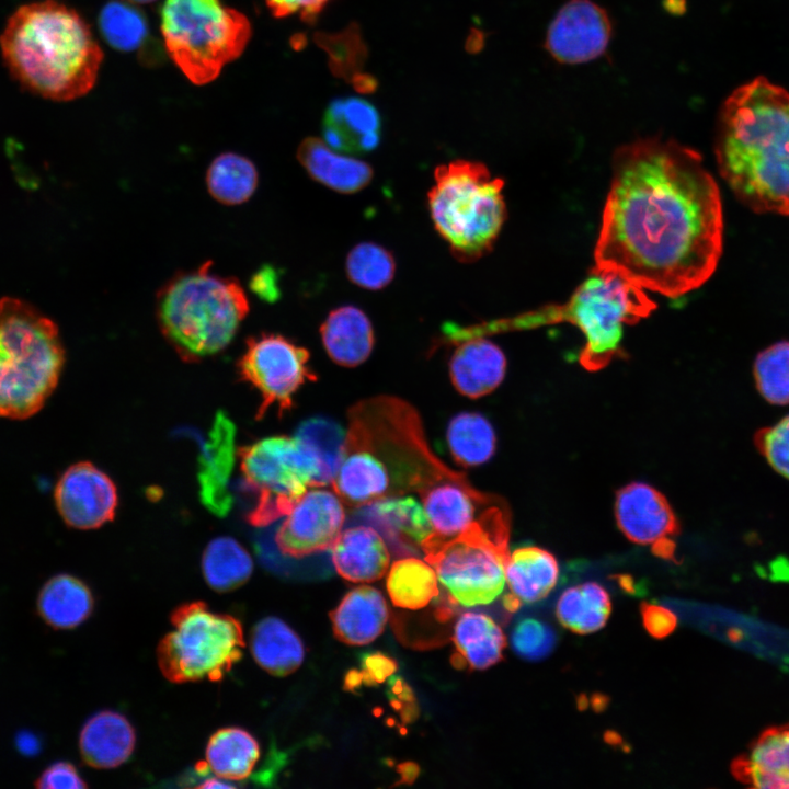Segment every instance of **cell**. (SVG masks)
Returning <instances> with one entry per match:
<instances>
[{"label":"cell","mask_w":789,"mask_h":789,"mask_svg":"<svg viewBox=\"0 0 789 789\" xmlns=\"http://www.w3.org/2000/svg\"><path fill=\"white\" fill-rule=\"evenodd\" d=\"M136 732L128 719L119 712L102 710L90 717L79 735V750L83 761L99 769L115 768L134 752Z\"/></svg>","instance_id":"603a6c76"},{"label":"cell","mask_w":789,"mask_h":789,"mask_svg":"<svg viewBox=\"0 0 789 789\" xmlns=\"http://www.w3.org/2000/svg\"><path fill=\"white\" fill-rule=\"evenodd\" d=\"M330 0H265L275 18L299 14L306 21H312Z\"/></svg>","instance_id":"bcb514c9"},{"label":"cell","mask_w":789,"mask_h":789,"mask_svg":"<svg viewBox=\"0 0 789 789\" xmlns=\"http://www.w3.org/2000/svg\"><path fill=\"white\" fill-rule=\"evenodd\" d=\"M203 575L215 591L224 593L243 585L253 572V560L236 539L221 536L213 539L202 557Z\"/></svg>","instance_id":"d6a6232c"},{"label":"cell","mask_w":789,"mask_h":789,"mask_svg":"<svg viewBox=\"0 0 789 789\" xmlns=\"http://www.w3.org/2000/svg\"><path fill=\"white\" fill-rule=\"evenodd\" d=\"M754 443L767 462L789 480V415L759 430Z\"/></svg>","instance_id":"b9f144b4"},{"label":"cell","mask_w":789,"mask_h":789,"mask_svg":"<svg viewBox=\"0 0 789 789\" xmlns=\"http://www.w3.org/2000/svg\"><path fill=\"white\" fill-rule=\"evenodd\" d=\"M55 502L67 525L92 529L113 519L117 491L106 473L90 462H78L60 477Z\"/></svg>","instance_id":"2e32d148"},{"label":"cell","mask_w":789,"mask_h":789,"mask_svg":"<svg viewBox=\"0 0 789 789\" xmlns=\"http://www.w3.org/2000/svg\"><path fill=\"white\" fill-rule=\"evenodd\" d=\"M731 768L746 786L789 789V724L766 729Z\"/></svg>","instance_id":"d6986e66"},{"label":"cell","mask_w":789,"mask_h":789,"mask_svg":"<svg viewBox=\"0 0 789 789\" xmlns=\"http://www.w3.org/2000/svg\"><path fill=\"white\" fill-rule=\"evenodd\" d=\"M722 247L720 191L697 151L658 137L615 151L595 266L676 298L712 276Z\"/></svg>","instance_id":"6da1fadb"},{"label":"cell","mask_w":789,"mask_h":789,"mask_svg":"<svg viewBox=\"0 0 789 789\" xmlns=\"http://www.w3.org/2000/svg\"><path fill=\"white\" fill-rule=\"evenodd\" d=\"M160 30L170 58L197 85L215 80L252 34L249 19L220 0H164Z\"/></svg>","instance_id":"ba28073f"},{"label":"cell","mask_w":789,"mask_h":789,"mask_svg":"<svg viewBox=\"0 0 789 789\" xmlns=\"http://www.w3.org/2000/svg\"><path fill=\"white\" fill-rule=\"evenodd\" d=\"M344 521L343 502L336 493L312 487L277 528L276 546L291 558L329 550L341 534Z\"/></svg>","instance_id":"4fadbf2b"},{"label":"cell","mask_w":789,"mask_h":789,"mask_svg":"<svg viewBox=\"0 0 789 789\" xmlns=\"http://www.w3.org/2000/svg\"><path fill=\"white\" fill-rule=\"evenodd\" d=\"M386 586L392 604L408 610L422 609L441 594L433 567L415 557L396 560L389 569Z\"/></svg>","instance_id":"4dcf8cb0"},{"label":"cell","mask_w":789,"mask_h":789,"mask_svg":"<svg viewBox=\"0 0 789 789\" xmlns=\"http://www.w3.org/2000/svg\"><path fill=\"white\" fill-rule=\"evenodd\" d=\"M506 357L494 343L483 338L462 342L449 361V376L457 391L479 398L493 391L503 380Z\"/></svg>","instance_id":"7402d4cb"},{"label":"cell","mask_w":789,"mask_h":789,"mask_svg":"<svg viewBox=\"0 0 789 789\" xmlns=\"http://www.w3.org/2000/svg\"><path fill=\"white\" fill-rule=\"evenodd\" d=\"M320 335L330 358L344 367L365 362L375 342L369 318L352 305L333 309L321 324Z\"/></svg>","instance_id":"484cf974"},{"label":"cell","mask_w":789,"mask_h":789,"mask_svg":"<svg viewBox=\"0 0 789 789\" xmlns=\"http://www.w3.org/2000/svg\"><path fill=\"white\" fill-rule=\"evenodd\" d=\"M65 351L56 324L15 298L0 299V416L26 419L57 386Z\"/></svg>","instance_id":"8992f818"},{"label":"cell","mask_w":789,"mask_h":789,"mask_svg":"<svg viewBox=\"0 0 789 789\" xmlns=\"http://www.w3.org/2000/svg\"><path fill=\"white\" fill-rule=\"evenodd\" d=\"M397 671L396 661L381 653L370 652L362 656V671H356L359 683L366 685L382 684Z\"/></svg>","instance_id":"f6af8a7d"},{"label":"cell","mask_w":789,"mask_h":789,"mask_svg":"<svg viewBox=\"0 0 789 789\" xmlns=\"http://www.w3.org/2000/svg\"><path fill=\"white\" fill-rule=\"evenodd\" d=\"M308 350L274 333H261L247 341L238 366L241 376L262 397L259 416L271 405L282 413L290 410L293 397L307 381L317 377L309 369Z\"/></svg>","instance_id":"7c38bea8"},{"label":"cell","mask_w":789,"mask_h":789,"mask_svg":"<svg viewBox=\"0 0 789 789\" xmlns=\"http://www.w3.org/2000/svg\"><path fill=\"white\" fill-rule=\"evenodd\" d=\"M655 308L642 287L613 270L594 266L565 305L535 319L575 324L585 338L581 364L598 369L620 352L624 325L639 321Z\"/></svg>","instance_id":"9c48e42d"},{"label":"cell","mask_w":789,"mask_h":789,"mask_svg":"<svg viewBox=\"0 0 789 789\" xmlns=\"http://www.w3.org/2000/svg\"><path fill=\"white\" fill-rule=\"evenodd\" d=\"M457 667L485 670L502 659L506 638L499 624L482 611H464L453 631Z\"/></svg>","instance_id":"4316f807"},{"label":"cell","mask_w":789,"mask_h":789,"mask_svg":"<svg viewBox=\"0 0 789 789\" xmlns=\"http://www.w3.org/2000/svg\"><path fill=\"white\" fill-rule=\"evenodd\" d=\"M560 569L557 559L537 546H522L508 553L505 580L510 593L502 599L506 610L513 613L523 604L545 598L557 585Z\"/></svg>","instance_id":"ac0fdd59"},{"label":"cell","mask_w":789,"mask_h":789,"mask_svg":"<svg viewBox=\"0 0 789 789\" xmlns=\"http://www.w3.org/2000/svg\"><path fill=\"white\" fill-rule=\"evenodd\" d=\"M36 788L42 789H81L88 785L77 768L68 762H56L49 765L35 781Z\"/></svg>","instance_id":"ee69618b"},{"label":"cell","mask_w":789,"mask_h":789,"mask_svg":"<svg viewBox=\"0 0 789 789\" xmlns=\"http://www.w3.org/2000/svg\"><path fill=\"white\" fill-rule=\"evenodd\" d=\"M389 618L382 594L370 586L350 591L330 613L333 633L350 645H364L376 640L385 630Z\"/></svg>","instance_id":"d4e9b609"},{"label":"cell","mask_w":789,"mask_h":789,"mask_svg":"<svg viewBox=\"0 0 789 789\" xmlns=\"http://www.w3.org/2000/svg\"><path fill=\"white\" fill-rule=\"evenodd\" d=\"M557 642L553 629L537 618H524L512 630L513 651L525 660L537 661L548 656Z\"/></svg>","instance_id":"60d3db41"},{"label":"cell","mask_w":789,"mask_h":789,"mask_svg":"<svg viewBox=\"0 0 789 789\" xmlns=\"http://www.w3.org/2000/svg\"><path fill=\"white\" fill-rule=\"evenodd\" d=\"M236 455V426L220 411L202 449L198 470L201 500L217 516H226L232 506L229 479Z\"/></svg>","instance_id":"e0dca14e"},{"label":"cell","mask_w":789,"mask_h":789,"mask_svg":"<svg viewBox=\"0 0 789 789\" xmlns=\"http://www.w3.org/2000/svg\"><path fill=\"white\" fill-rule=\"evenodd\" d=\"M240 466L254 496L247 515L254 526L286 516L319 477L315 457L296 437L271 436L243 447Z\"/></svg>","instance_id":"8fae6325"},{"label":"cell","mask_w":789,"mask_h":789,"mask_svg":"<svg viewBox=\"0 0 789 789\" xmlns=\"http://www.w3.org/2000/svg\"><path fill=\"white\" fill-rule=\"evenodd\" d=\"M295 437L315 457L319 467L317 487L331 484L342 462L346 433L334 421L312 418L304 421Z\"/></svg>","instance_id":"8d00e7d4"},{"label":"cell","mask_w":789,"mask_h":789,"mask_svg":"<svg viewBox=\"0 0 789 789\" xmlns=\"http://www.w3.org/2000/svg\"><path fill=\"white\" fill-rule=\"evenodd\" d=\"M170 621L173 630L160 640L157 660L171 683L220 682L241 660L243 629L236 617L195 601L178 606Z\"/></svg>","instance_id":"30bf717a"},{"label":"cell","mask_w":789,"mask_h":789,"mask_svg":"<svg viewBox=\"0 0 789 789\" xmlns=\"http://www.w3.org/2000/svg\"><path fill=\"white\" fill-rule=\"evenodd\" d=\"M508 529V512L499 500L457 535L433 533L422 541L425 561L443 587V595L435 601L439 620L461 608L490 605L503 593Z\"/></svg>","instance_id":"277c9868"},{"label":"cell","mask_w":789,"mask_h":789,"mask_svg":"<svg viewBox=\"0 0 789 789\" xmlns=\"http://www.w3.org/2000/svg\"><path fill=\"white\" fill-rule=\"evenodd\" d=\"M714 152L748 208L789 215V92L765 78L734 90L720 110Z\"/></svg>","instance_id":"7a4b0ae2"},{"label":"cell","mask_w":789,"mask_h":789,"mask_svg":"<svg viewBox=\"0 0 789 789\" xmlns=\"http://www.w3.org/2000/svg\"><path fill=\"white\" fill-rule=\"evenodd\" d=\"M323 138L339 152L364 153L374 150L380 140L379 114L363 99L335 100L324 114Z\"/></svg>","instance_id":"ffe728a7"},{"label":"cell","mask_w":789,"mask_h":789,"mask_svg":"<svg viewBox=\"0 0 789 789\" xmlns=\"http://www.w3.org/2000/svg\"><path fill=\"white\" fill-rule=\"evenodd\" d=\"M208 261L175 274L157 293L156 315L167 341L184 361L222 351L249 312L240 283L211 271Z\"/></svg>","instance_id":"5b68a950"},{"label":"cell","mask_w":789,"mask_h":789,"mask_svg":"<svg viewBox=\"0 0 789 789\" xmlns=\"http://www.w3.org/2000/svg\"><path fill=\"white\" fill-rule=\"evenodd\" d=\"M503 186L481 162L459 159L435 169L430 215L458 261L474 262L491 251L506 218Z\"/></svg>","instance_id":"52a82bcc"},{"label":"cell","mask_w":789,"mask_h":789,"mask_svg":"<svg viewBox=\"0 0 789 789\" xmlns=\"http://www.w3.org/2000/svg\"><path fill=\"white\" fill-rule=\"evenodd\" d=\"M197 788H235L233 785L221 780V778H206L203 782L196 785Z\"/></svg>","instance_id":"681fc988"},{"label":"cell","mask_w":789,"mask_h":789,"mask_svg":"<svg viewBox=\"0 0 789 789\" xmlns=\"http://www.w3.org/2000/svg\"><path fill=\"white\" fill-rule=\"evenodd\" d=\"M297 159L311 179L342 194L362 191L374 176L367 162L344 156L316 137L300 142Z\"/></svg>","instance_id":"cb8c5ba5"},{"label":"cell","mask_w":789,"mask_h":789,"mask_svg":"<svg viewBox=\"0 0 789 789\" xmlns=\"http://www.w3.org/2000/svg\"><path fill=\"white\" fill-rule=\"evenodd\" d=\"M250 650L255 662L274 676L295 672L305 658L300 637L284 620L268 616L252 628Z\"/></svg>","instance_id":"f1b7e54d"},{"label":"cell","mask_w":789,"mask_h":789,"mask_svg":"<svg viewBox=\"0 0 789 789\" xmlns=\"http://www.w3.org/2000/svg\"><path fill=\"white\" fill-rule=\"evenodd\" d=\"M345 273L356 286L379 290L393 279L396 261L392 253L382 245L361 242L348 252L345 259Z\"/></svg>","instance_id":"f35d334b"},{"label":"cell","mask_w":789,"mask_h":789,"mask_svg":"<svg viewBox=\"0 0 789 789\" xmlns=\"http://www.w3.org/2000/svg\"><path fill=\"white\" fill-rule=\"evenodd\" d=\"M251 290L261 299L274 301L279 297L277 276L273 267L265 265L256 271L250 279Z\"/></svg>","instance_id":"c3c4849f"},{"label":"cell","mask_w":789,"mask_h":789,"mask_svg":"<svg viewBox=\"0 0 789 789\" xmlns=\"http://www.w3.org/2000/svg\"><path fill=\"white\" fill-rule=\"evenodd\" d=\"M330 550L336 572L350 582L377 581L389 568L388 547L380 534L369 526H354L341 531Z\"/></svg>","instance_id":"44dd1931"},{"label":"cell","mask_w":789,"mask_h":789,"mask_svg":"<svg viewBox=\"0 0 789 789\" xmlns=\"http://www.w3.org/2000/svg\"><path fill=\"white\" fill-rule=\"evenodd\" d=\"M371 517L400 545H419L434 533L423 505L412 496L390 495L369 504Z\"/></svg>","instance_id":"836d02e7"},{"label":"cell","mask_w":789,"mask_h":789,"mask_svg":"<svg viewBox=\"0 0 789 789\" xmlns=\"http://www.w3.org/2000/svg\"><path fill=\"white\" fill-rule=\"evenodd\" d=\"M99 27L113 48L119 52L138 49L148 35V25L144 14L130 2L110 1L99 14Z\"/></svg>","instance_id":"74e56055"},{"label":"cell","mask_w":789,"mask_h":789,"mask_svg":"<svg viewBox=\"0 0 789 789\" xmlns=\"http://www.w3.org/2000/svg\"><path fill=\"white\" fill-rule=\"evenodd\" d=\"M259 181L254 163L244 156L224 152L216 157L206 172V185L217 202L233 206L247 202Z\"/></svg>","instance_id":"e575fe53"},{"label":"cell","mask_w":789,"mask_h":789,"mask_svg":"<svg viewBox=\"0 0 789 789\" xmlns=\"http://www.w3.org/2000/svg\"><path fill=\"white\" fill-rule=\"evenodd\" d=\"M753 371L756 388L766 401L789 403V342H778L761 352Z\"/></svg>","instance_id":"ab89813d"},{"label":"cell","mask_w":789,"mask_h":789,"mask_svg":"<svg viewBox=\"0 0 789 789\" xmlns=\"http://www.w3.org/2000/svg\"><path fill=\"white\" fill-rule=\"evenodd\" d=\"M37 613L52 628L68 630L84 622L92 614L94 598L89 586L70 574H57L41 588Z\"/></svg>","instance_id":"83f0119b"},{"label":"cell","mask_w":789,"mask_h":789,"mask_svg":"<svg viewBox=\"0 0 789 789\" xmlns=\"http://www.w3.org/2000/svg\"><path fill=\"white\" fill-rule=\"evenodd\" d=\"M446 436L449 451L460 466L482 465L495 451L494 430L483 415L476 412L455 415L448 424Z\"/></svg>","instance_id":"d590c367"},{"label":"cell","mask_w":789,"mask_h":789,"mask_svg":"<svg viewBox=\"0 0 789 789\" xmlns=\"http://www.w3.org/2000/svg\"><path fill=\"white\" fill-rule=\"evenodd\" d=\"M0 47L10 72L21 84L56 101L87 94L103 59L84 20L53 0L18 9L1 34Z\"/></svg>","instance_id":"3957f363"},{"label":"cell","mask_w":789,"mask_h":789,"mask_svg":"<svg viewBox=\"0 0 789 789\" xmlns=\"http://www.w3.org/2000/svg\"><path fill=\"white\" fill-rule=\"evenodd\" d=\"M616 522L632 542L651 546L668 557L674 550L672 538L678 534L676 516L665 496L643 482L625 485L616 494Z\"/></svg>","instance_id":"9a60e30c"},{"label":"cell","mask_w":789,"mask_h":789,"mask_svg":"<svg viewBox=\"0 0 789 789\" xmlns=\"http://www.w3.org/2000/svg\"><path fill=\"white\" fill-rule=\"evenodd\" d=\"M127 1L130 2V3L146 4V3H151V2H153V1H156V0H127Z\"/></svg>","instance_id":"f907efd6"},{"label":"cell","mask_w":789,"mask_h":789,"mask_svg":"<svg viewBox=\"0 0 789 789\" xmlns=\"http://www.w3.org/2000/svg\"><path fill=\"white\" fill-rule=\"evenodd\" d=\"M613 35L608 13L592 0H569L556 13L545 48L558 62L580 65L599 58Z\"/></svg>","instance_id":"5bb4252c"},{"label":"cell","mask_w":789,"mask_h":789,"mask_svg":"<svg viewBox=\"0 0 789 789\" xmlns=\"http://www.w3.org/2000/svg\"><path fill=\"white\" fill-rule=\"evenodd\" d=\"M610 611L609 595L596 582H586L565 590L556 605L559 622L580 634L602 629L607 622Z\"/></svg>","instance_id":"1f68e13d"},{"label":"cell","mask_w":789,"mask_h":789,"mask_svg":"<svg viewBox=\"0 0 789 789\" xmlns=\"http://www.w3.org/2000/svg\"><path fill=\"white\" fill-rule=\"evenodd\" d=\"M641 616L647 631L658 639L665 638L673 632L677 622L675 614L660 605H642Z\"/></svg>","instance_id":"7dc6e473"},{"label":"cell","mask_w":789,"mask_h":789,"mask_svg":"<svg viewBox=\"0 0 789 789\" xmlns=\"http://www.w3.org/2000/svg\"><path fill=\"white\" fill-rule=\"evenodd\" d=\"M321 43L329 50L332 69L345 78L352 73L355 80L358 76L356 69L363 62L365 55L358 34L350 28L336 36H323Z\"/></svg>","instance_id":"7bdbcfd3"},{"label":"cell","mask_w":789,"mask_h":789,"mask_svg":"<svg viewBox=\"0 0 789 789\" xmlns=\"http://www.w3.org/2000/svg\"><path fill=\"white\" fill-rule=\"evenodd\" d=\"M205 755L208 768L218 778L240 781L252 774L261 750L258 740L249 731L228 727L210 735Z\"/></svg>","instance_id":"f546056e"}]
</instances>
